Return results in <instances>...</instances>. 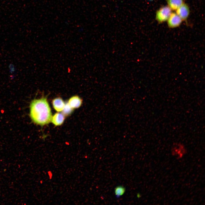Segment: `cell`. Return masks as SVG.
<instances>
[{
  "label": "cell",
  "instance_id": "cell-1",
  "mask_svg": "<svg viewBox=\"0 0 205 205\" xmlns=\"http://www.w3.org/2000/svg\"><path fill=\"white\" fill-rule=\"evenodd\" d=\"M30 116L32 121L38 125L44 126L50 122L52 113L46 97L32 101L30 105Z\"/></svg>",
  "mask_w": 205,
  "mask_h": 205
},
{
  "label": "cell",
  "instance_id": "cell-2",
  "mask_svg": "<svg viewBox=\"0 0 205 205\" xmlns=\"http://www.w3.org/2000/svg\"><path fill=\"white\" fill-rule=\"evenodd\" d=\"M171 154L176 159L179 160L183 158L187 153V148L185 145L180 142L173 143L171 149Z\"/></svg>",
  "mask_w": 205,
  "mask_h": 205
},
{
  "label": "cell",
  "instance_id": "cell-3",
  "mask_svg": "<svg viewBox=\"0 0 205 205\" xmlns=\"http://www.w3.org/2000/svg\"><path fill=\"white\" fill-rule=\"evenodd\" d=\"M172 13V10L168 5L163 6L156 11L155 19L158 23H162L167 21Z\"/></svg>",
  "mask_w": 205,
  "mask_h": 205
},
{
  "label": "cell",
  "instance_id": "cell-4",
  "mask_svg": "<svg viewBox=\"0 0 205 205\" xmlns=\"http://www.w3.org/2000/svg\"><path fill=\"white\" fill-rule=\"evenodd\" d=\"M167 21L168 27L173 28L179 27L183 20L176 13L172 12Z\"/></svg>",
  "mask_w": 205,
  "mask_h": 205
},
{
  "label": "cell",
  "instance_id": "cell-5",
  "mask_svg": "<svg viewBox=\"0 0 205 205\" xmlns=\"http://www.w3.org/2000/svg\"><path fill=\"white\" fill-rule=\"evenodd\" d=\"M176 11V13L182 20L186 21L190 13V9L188 5L184 3Z\"/></svg>",
  "mask_w": 205,
  "mask_h": 205
},
{
  "label": "cell",
  "instance_id": "cell-6",
  "mask_svg": "<svg viewBox=\"0 0 205 205\" xmlns=\"http://www.w3.org/2000/svg\"><path fill=\"white\" fill-rule=\"evenodd\" d=\"M82 100L78 96H74L71 97L68 102L69 105L73 109L80 107L82 104Z\"/></svg>",
  "mask_w": 205,
  "mask_h": 205
},
{
  "label": "cell",
  "instance_id": "cell-7",
  "mask_svg": "<svg viewBox=\"0 0 205 205\" xmlns=\"http://www.w3.org/2000/svg\"><path fill=\"white\" fill-rule=\"evenodd\" d=\"M53 106L54 109L57 112L62 111L65 106V103L60 97L54 99L52 101Z\"/></svg>",
  "mask_w": 205,
  "mask_h": 205
},
{
  "label": "cell",
  "instance_id": "cell-8",
  "mask_svg": "<svg viewBox=\"0 0 205 205\" xmlns=\"http://www.w3.org/2000/svg\"><path fill=\"white\" fill-rule=\"evenodd\" d=\"M65 119V116L60 113H56L52 118V123L55 126H60L63 123Z\"/></svg>",
  "mask_w": 205,
  "mask_h": 205
},
{
  "label": "cell",
  "instance_id": "cell-9",
  "mask_svg": "<svg viewBox=\"0 0 205 205\" xmlns=\"http://www.w3.org/2000/svg\"><path fill=\"white\" fill-rule=\"evenodd\" d=\"M168 6L172 10L176 11L184 3V0H166Z\"/></svg>",
  "mask_w": 205,
  "mask_h": 205
},
{
  "label": "cell",
  "instance_id": "cell-10",
  "mask_svg": "<svg viewBox=\"0 0 205 205\" xmlns=\"http://www.w3.org/2000/svg\"><path fill=\"white\" fill-rule=\"evenodd\" d=\"M125 190V188L121 185L116 187L114 189V193L116 198H118L122 196L124 193Z\"/></svg>",
  "mask_w": 205,
  "mask_h": 205
},
{
  "label": "cell",
  "instance_id": "cell-11",
  "mask_svg": "<svg viewBox=\"0 0 205 205\" xmlns=\"http://www.w3.org/2000/svg\"><path fill=\"white\" fill-rule=\"evenodd\" d=\"M73 108L71 107L68 102L65 103L64 107L62 111V113L65 116L71 114L73 112Z\"/></svg>",
  "mask_w": 205,
  "mask_h": 205
}]
</instances>
